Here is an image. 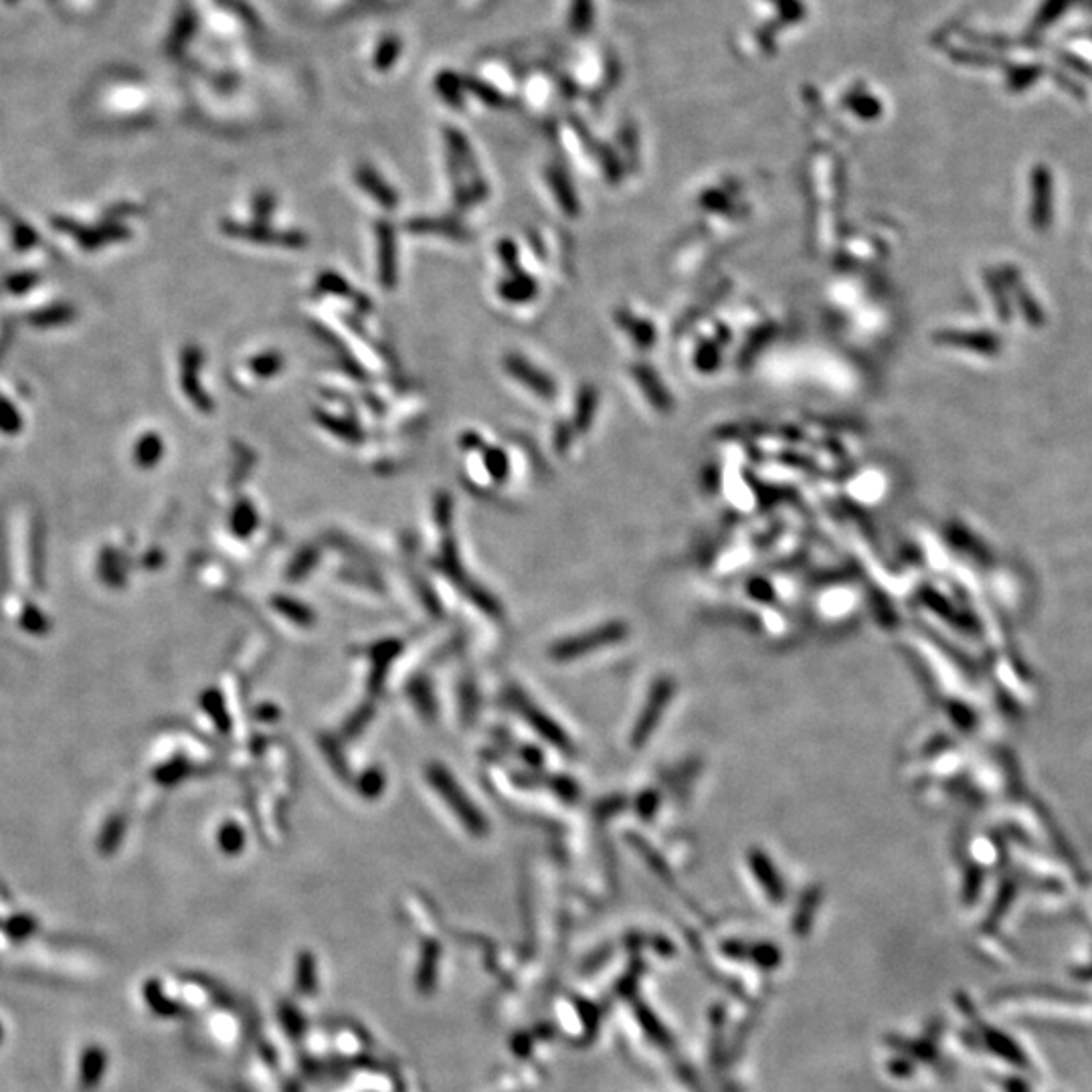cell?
<instances>
[{"instance_id": "cell-1", "label": "cell", "mask_w": 1092, "mask_h": 1092, "mask_svg": "<svg viewBox=\"0 0 1092 1092\" xmlns=\"http://www.w3.org/2000/svg\"><path fill=\"white\" fill-rule=\"evenodd\" d=\"M1054 219V176L1038 164L1029 174V222L1036 231H1046Z\"/></svg>"}, {"instance_id": "cell-2", "label": "cell", "mask_w": 1092, "mask_h": 1092, "mask_svg": "<svg viewBox=\"0 0 1092 1092\" xmlns=\"http://www.w3.org/2000/svg\"><path fill=\"white\" fill-rule=\"evenodd\" d=\"M1003 283H1006V286L1013 292L1018 306L1022 310L1023 318H1026V322L1029 326H1042L1046 322V312H1044V308L1040 306L1038 299L1029 294V289L1023 286L1022 276H1019L1016 269L1012 267L1006 269V273H1003Z\"/></svg>"}, {"instance_id": "cell-3", "label": "cell", "mask_w": 1092, "mask_h": 1092, "mask_svg": "<svg viewBox=\"0 0 1092 1092\" xmlns=\"http://www.w3.org/2000/svg\"><path fill=\"white\" fill-rule=\"evenodd\" d=\"M951 343L963 344L969 350L981 352V354H997V352L1001 350V340L990 332L951 334Z\"/></svg>"}, {"instance_id": "cell-4", "label": "cell", "mask_w": 1092, "mask_h": 1092, "mask_svg": "<svg viewBox=\"0 0 1092 1092\" xmlns=\"http://www.w3.org/2000/svg\"><path fill=\"white\" fill-rule=\"evenodd\" d=\"M1074 3L1076 0H1044L1042 7L1038 10L1036 25H1034V27L1038 30L1050 27V25L1062 17L1066 10H1068V7H1073Z\"/></svg>"}, {"instance_id": "cell-5", "label": "cell", "mask_w": 1092, "mask_h": 1092, "mask_svg": "<svg viewBox=\"0 0 1092 1092\" xmlns=\"http://www.w3.org/2000/svg\"><path fill=\"white\" fill-rule=\"evenodd\" d=\"M990 288L993 289V296L997 298L996 306H997V312H1000V318L1006 320V322H1007V320L1012 318V306H1009L1006 288H1003V283L1000 282V279H996V277H991Z\"/></svg>"}, {"instance_id": "cell-6", "label": "cell", "mask_w": 1092, "mask_h": 1092, "mask_svg": "<svg viewBox=\"0 0 1092 1092\" xmlns=\"http://www.w3.org/2000/svg\"><path fill=\"white\" fill-rule=\"evenodd\" d=\"M1040 71H1042V69H1040V67H1028V69L1018 71L1016 81H1013V85L1019 87V90H1023V87H1028L1029 84H1034V81L1038 80V77H1040Z\"/></svg>"}, {"instance_id": "cell-7", "label": "cell", "mask_w": 1092, "mask_h": 1092, "mask_svg": "<svg viewBox=\"0 0 1092 1092\" xmlns=\"http://www.w3.org/2000/svg\"><path fill=\"white\" fill-rule=\"evenodd\" d=\"M1090 8H1092V0H1090Z\"/></svg>"}]
</instances>
